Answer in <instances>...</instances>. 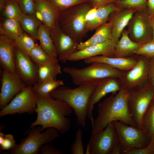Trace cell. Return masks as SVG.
Segmentation results:
<instances>
[{"label": "cell", "instance_id": "6da1fadb", "mask_svg": "<svg viewBox=\"0 0 154 154\" xmlns=\"http://www.w3.org/2000/svg\"><path fill=\"white\" fill-rule=\"evenodd\" d=\"M73 110L63 101L53 98L50 94L44 96H37V114L36 120L30 125V128L40 125L43 131L49 128L56 129L64 134L70 129L71 122L68 117Z\"/></svg>", "mask_w": 154, "mask_h": 154}, {"label": "cell", "instance_id": "7a4b0ae2", "mask_svg": "<svg viewBox=\"0 0 154 154\" xmlns=\"http://www.w3.org/2000/svg\"><path fill=\"white\" fill-rule=\"evenodd\" d=\"M128 91L120 90L99 104L98 115L92 125V134L103 130L109 123L116 121L137 127L128 112Z\"/></svg>", "mask_w": 154, "mask_h": 154}, {"label": "cell", "instance_id": "3957f363", "mask_svg": "<svg viewBox=\"0 0 154 154\" xmlns=\"http://www.w3.org/2000/svg\"><path fill=\"white\" fill-rule=\"evenodd\" d=\"M100 80L85 83L74 88L62 86L50 94L54 98L63 101L72 108L76 115L77 124L85 127L90 100Z\"/></svg>", "mask_w": 154, "mask_h": 154}, {"label": "cell", "instance_id": "277c9868", "mask_svg": "<svg viewBox=\"0 0 154 154\" xmlns=\"http://www.w3.org/2000/svg\"><path fill=\"white\" fill-rule=\"evenodd\" d=\"M92 7L88 3L76 5L59 13L58 23L62 29L79 43L88 32L84 18Z\"/></svg>", "mask_w": 154, "mask_h": 154}, {"label": "cell", "instance_id": "5b68a950", "mask_svg": "<svg viewBox=\"0 0 154 154\" xmlns=\"http://www.w3.org/2000/svg\"><path fill=\"white\" fill-rule=\"evenodd\" d=\"M90 64L89 66L81 69L66 67L62 70L70 76L74 84L78 86L109 78L119 79L124 72L103 63L94 62Z\"/></svg>", "mask_w": 154, "mask_h": 154}, {"label": "cell", "instance_id": "8992f818", "mask_svg": "<svg viewBox=\"0 0 154 154\" xmlns=\"http://www.w3.org/2000/svg\"><path fill=\"white\" fill-rule=\"evenodd\" d=\"M43 131L40 125L30 127L25 133L27 135L21 140L14 149L5 154H38L42 145L51 142L59 137V132L54 128H48Z\"/></svg>", "mask_w": 154, "mask_h": 154}, {"label": "cell", "instance_id": "52a82bcc", "mask_svg": "<svg viewBox=\"0 0 154 154\" xmlns=\"http://www.w3.org/2000/svg\"><path fill=\"white\" fill-rule=\"evenodd\" d=\"M128 92L127 104L129 112L137 127L142 129L143 117L153 97V88L148 81Z\"/></svg>", "mask_w": 154, "mask_h": 154}, {"label": "cell", "instance_id": "ba28073f", "mask_svg": "<svg viewBox=\"0 0 154 154\" xmlns=\"http://www.w3.org/2000/svg\"><path fill=\"white\" fill-rule=\"evenodd\" d=\"M86 154H121L120 142L113 122L103 130L92 134Z\"/></svg>", "mask_w": 154, "mask_h": 154}, {"label": "cell", "instance_id": "9c48e42d", "mask_svg": "<svg viewBox=\"0 0 154 154\" xmlns=\"http://www.w3.org/2000/svg\"><path fill=\"white\" fill-rule=\"evenodd\" d=\"M121 146V154L134 148H143L149 145L150 139L142 129L119 121L113 122Z\"/></svg>", "mask_w": 154, "mask_h": 154}, {"label": "cell", "instance_id": "30bf717a", "mask_svg": "<svg viewBox=\"0 0 154 154\" xmlns=\"http://www.w3.org/2000/svg\"><path fill=\"white\" fill-rule=\"evenodd\" d=\"M37 96L33 86H26L1 110L0 117L8 115L33 114L37 108Z\"/></svg>", "mask_w": 154, "mask_h": 154}, {"label": "cell", "instance_id": "8fae6325", "mask_svg": "<svg viewBox=\"0 0 154 154\" xmlns=\"http://www.w3.org/2000/svg\"><path fill=\"white\" fill-rule=\"evenodd\" d=\"M149 59L144 56L137 58V63L130 70L124 71L118 79L120 90L128 91L148 82Z\"/></svg>", "mask_w": 154, "mask_h": 154}, {"label": "cell", "instance_id": "7c38bea8", "mask_svg": "<svg viewBox=\"0 0 154 154\" xmlns=\"http://www.w3.org/2000/svg\"><path fill=\"white\" fill-rule=\"evenodd\" d=\"M51 37L58 54V59L66 63L70 56L77 50L79 43L66 34L60 27L58 21L50 30Z\"/></svg>", "mask_w": 154, "mask_h": 154}, {"label": "cell", "instance_id": "4fadbf2b", "mask_svg": "<svg viewBox=\"0 0 154 154\" xmlns=\"http://www.w3.org/2000/svg\"><path fill=\"white\" fill-rule=\"evenodd\" d=\"M0 93V108L7 105L26 85L16 73H11L3 69Z\"/></svg>", "mask_w": 154, "mask_h": 154}, {"label": "cell", "instance_id": "5bb4252c", "mask_svg": "<svg viewBox=\"0 0 154 154\" xmlns=\"http://www.w3.org/2000/svg\"><path fill=\"white\" fill-rule=\"evenodd\" d=\"M15 67L16 72L26 86H33L37 82L38 66L16 47Z\"/></svg>", "mask_w": 154, "mask_h": 154}, {"label": "cell", "instance_id": "9a60e30c", "mask_svg": "<svg viewBox=\"0 0 154 154\" xmlns=\"http://www.w3.org/2000/svg\"><path fill=\"white\" fill-rule=\"evenodd\" d=\"M149 18L143 12L136 11L129 23L130 24L128 31L132 40L142 45L151 40L149 36L151 28Z\"/></svg>", "mask_w": 154, "mask_h": 154}, {"label": "cell", "instance_id": "2e32d148", "mask_svg": "<svg viewBox=\"0 0 154 154\" xmlns=\"http://www.w3.org/2000/svg\"><path fill=\"white\" fill-rule=\"evenodd\" d=\"M120 90V86L118 78L112 77L100 80L91 96L88 105L87 116L91 125L94 119L93 112L95 105L107 94L112 93L115 95Z\"/></svg>", "mask_w": 154, "mask_h": 154}, {"label": "cell", "instance_id": "e0dca14e", "mask_svg": "<svg viewBox=\"0 0 154 154\" xmlns=\"http://www.w3.org/2000/svg\"><path fill=\"white\" fill-rule=\"evenodd\" d=\"M116 43L111 39L77 50L70 56L68 61H77L98 55L114 57L115 46Z\"/></svg>", "mask_w": 154, "mask_h": 154}, {"label": "cell", "instance_id": "ac0fdd59", "mask_svg": "<svg viewBox=\"0 0 154 154\" xmlns=\"http://www.w3.org/2000/svg\"><path fill=\"white\" fill-rule=\"evenodd\" d=\"M16 46L14 40L4 35H0V62L3 68L16 73L15 58Z\"/></svg>", "mask_w": 154, "mask_h": 154}, {"label": "cell", "instance_id": "d6986e66", "mask_svg": "<svg viewBox=\"0 0 154 154\" xmlns=\"http://www.w3.org/2000/svg\"><path fill=\"white\" fill-rule=\"evenodd\" d=\"M136 10L132 8L120 9L113 13L109 21L112 26V40L116 42L119 39L125 27L128 24Z\"/></svg>", "mask_w": 154, "mask_h": 154}, {"label": "cell", "instance_id": "ffe728a7", "mask_svg": "<svg viewBox=\"0 0 154 154\" xmlns=\"http://www.w3.org/2000/svg\"><path fill=\"white\" fill-rule=\"evenodd\" d=\"M137 60V59L132 57L117 58L98 55L86 58L84 62L86 64L94 62L103 63L120 70L127 71L135 66Z\"/></svg>", "mask_w": 154, "mask_h": 154}, {"label": "cell", "instance_id": "44dd1931", "mask_svg": "<svg viewBox=\"0 0 154 154\" xmlns=\"http://www.w3.org/2000/svg\"><path fill=\"white\" fill-rule=\"evenodd\" d=\"M35 8L44 25L50 30L52 29L58 21L60 12L46 0H36Z\"/></svg>", "mask_w": 154, "mask_h": 154}, {"label": "cell", "instance_id": "7402d4cb", "mask_svg": "<svg viewBox=\"0 0 154 154\" xmlns=\"http://www.w3.org/2000/svg\"><path fill=\"white\" fill-rule=\"evenodd\" d=\"M141 45L132 40L129 36L128 31L124 30L116 44L114 57H127L133 54Z\"/></svg>", "mask_w": 154, "mask_h": 154}, {"label": "cell", "instance_id": "603a6c76", "mask_svg": "<svg viewBox=\"0 0 154 154\" xmlns=\"http://www.w3.org/2000/svg\"><path fill=\"white\" fill-rule=\"evenodd\" d=\"M111 39H112V26L109 21L98 27L94 34L89 39L84 42L79 43L77 50Z\"/></svg>", "mask_w": 154, "mask_h": 154}, {"label": "cell", "instance_id": "cb8c5ba5", "mask_svg": "<svg viewBox=\"0 0 154 154\" xmlns=\"http://www.w3.org/2000/svg\"><path fill=\"white\" fill-rule=\"evenodd\" d=\"M120 9L114 3L97 8L94 19L86 26L88 32L97 29L106 22L110 15Z\"/></svg>", "mask_w": 154, "mask_h": 154}, {"label": "cell", "instance_id": "d4e9b609", "mask_svg": "<svg viewBox=\"0 0 154 154\" xmlns=\"http://www.w3.org/2000/svg\"><path fill=\"white\" fill-rule=\"evenodd\" d=\"M37 39L40 42L39 45L46 53L52 57L57 58V53L50 30L42 23L38 28Z\"/></svg>", "mask_w": 154, "mask_h": 154}, {"label": "cell", "instance_id": "484cf974", "mask_svg": "<svg viewBox=\"0 0 154 154\" xmlns=\"http://www.w3.org/2000/svg\"><path fill=\"white\" fill-rule=\"evenodd\" d=\"M0 34L15 40L24 32L19 21L3 17L0 23Z\"/></svg>", "mask_w": 154, "mask_h": 154}, {"label": "cell", "instance_id": "4316f807", "mask_svg": "<svg viewBox=\"0 0 154 154\" xmlns=\"http://www.w3.org/2000/svg\"><path fill=\"white\" fill-rule=\"evenodd\" d=\"M19 22L24 32L32 37L35 41L37 40L38 28L41 23L36 14H24Z\"/></svg>", "mask_w": 154, "mask_h": 154}, {"label": "cell", "instance_id": "83f0119b", "mask_svg": "<svg viewBox=\"0 0 154 154\" xmlns=\"http://www.w3.org/2000/svg\"><path fill=\"white\" fill-rule=\"evenodd\" d=\"M29 56L38 66L59 64L58 58L49 56L40 45H36L31 51Z\"/></svg>", "mask_w": 154, "mask_h": 154}, {"label": "cell", "instance_id": "f1b7e54d", "mask_svg": "<svg viewBox=\"0 0 154 154\" xmlns=\"http://www.w3.org/2000/svg\"><path fill=\"white\" fill-rule=\"evenodd\" d=\"M64 85V82L62 80L50 79L37 82L33 86L37 96H44L50 94L52 91Z\"/></svg>", "mask_w": 154, "mask_h": 154}, {"label": "cell", "instance_id": "f546056e", "mask_svg": "<svg viewBox=\"0 0 154 154\" xmlns=\"http://www.w3.org/2000/svg\"><path fill=\"white\" fill-rule=\"evenodd\" d=\"M62 73L61 68L59 64L38 66L37 82H41L50 79L56 80L57 76Z\"/></svg>", "mask_w": 154, "mask_h": 154}, {"label": "cell", "instance_id": "4dcf8cb0", "mask_svg": "<svg viewBox=\"0 0 154 154\" xmlns=\"http://www.w3.org/2000/svg\"><path fill=\"white\" fill-rule=\"evenodd\" d=\"M141 129L151 139L154 136V103L151 102L143 118Z\"/></svg>", "mask_w": 154, "mask_h": 154}, {"label": "cell", "instance_id": "1f68e13d", "mask_svg": "<svg viewBox=\"0 0 154 154\" xmlns=\"http://www.w3.org/2000/svg\"><path fill=\"white\" fill-rule=\"evenodd\" d=\"M1 12L3 17L19 21L24 14L15 0H7L5 6Z\"/></svg>", "mask_w": 154, "mask_h": 154}, {"label": "cell", "instance_id": "d6a6232c", "mask_svg": "<svg viewBox=\"0 0 154 154\" xmlns=\"http://www.w3.org/2000/svg\"><path fill=\"white\" fill-rule=\"evenodd\" d=\"M14 41L16 47L29 56L36 45L35 40L25 32L14 40Z\"/></svg>", "mask_w": 154, "mask_h": 154}, {"label": "cell", "instance_id": "836d02e7", "mask_svg": "<svg viewBox=\"0 0 154 154\" xmlns=\"http://www.w3.org/2000/svg\"><path fill=\"white\" fill-rule=\"evenodd\" d=\"M59 12L71 7L88 3L87 0H46Z\"/></svg>", "mask_w": 154, "mask_h": 154}, {"label": "cell", "instance_id": "e575fe53", "mask_svg": "<svg viewBox=\"0 0 154 154\" xmlns=\"http://www.w3.org/2000/svg\"><path fill=\"white\" fill-rule=\"evenodd\" d=\"M82 137V131L81 128H80L76 131L75 140L72 144L70 152L71 154H84Z\"/></svg>", "mask_w": 154, "mask_h": 154}, {"label": "cell", "instance_id": "d590c367", "mask_svg": "<svg viewBox=\"0 0 154 154\" xmlns=\"http://www.w3.org/2000/svg\"><path fill=\"white\" fill-rule=\"evenodd\" d=\"M149 59L154 58V40H151L142 44L133 53Z\"/></svg>", "mask_w": 154, "mask_h": 154}, {"label": "cell", "instance_id": "8d00e7d4", "mask_svg": "<svg viewBox=\"0 0 154 154\" xmlns=\"http://www.w3.org/2000/svg\"><path fill=\"white\" fill-rule=\"evenodd\" d=\"M147 0H120L117 2V6L119 8H126L140 9L147 4Z\"/></svg>", "mask_w": 154, "mask_h": 154}, {"label": "cell", "instance_id": "74e56055", "mask_svg": "<svg viewBox=\"0 0 154 154\" xmlns=\"http://www.w3.org/2000/svg\"><path fill=\"white\" fill-rule=\"evenodd\" d=\"M23 14L36 15V0H15Z\"/></svg>", "mask_w": 154, "mask_h": 154}, {"label": "cell", "instance_id": "f35d334b", "mask_svg": "<svg viewBox=\"0 0 154 154\" xmlns=\"http://www.w3.org/2000/svg\"><path fill=\"white\" fill-rule=\"evenodd\" d=\"M17 144L12 134H5L4 141L0 145V148L2 150L10 151L14 149Z\"/></svg>", "mask_w": 154, "mask_h": 154}, {"label": "cell", "instance_id": "ab89813d", "mask_svg": "<svg viewBox=\"0 0 154 154\" xmlns=\"http://www.w3.org/2000/svg\"><path fill=\"white\" fill-rule=\"evenodd\" d=\"M60 149L55 147L51 142L42 145L39 149L38 154H62Z\"/></svg>", "mask_w": 154, "mask_h": 154}, {"label": "cell", "instance_id": "60d3db41", "mask_svg": "<svg viewBox=\"0 0 154 154\" xmlns=\"http://www.w3.org/2000/svg\"><path fill=\"white\" fill-rule=\"evenodd\" d=\"M148 81L153 87L154 92V58L149 59ZM151 102L154 103V94Z\"/></svg>", "mask_w": 154, "mask_h": 154}, {"label": "cell", "instance_id": "b9f144b4", "mask_svg": "<svg viewBox=\"0 0 154 154\" xmlns=\"http://www.w3.org/2000/svg\"><path fill=\"white\" fill-rule=\"evenodd\" d=\"M126 154H154L153 151L149 146L143 148H134Z\"/></svg>", "mask_w": 154, "mask_h": 154}, {"label": "cell", "instance_id": "7bdbcfd3", "mask_svg": "<svg viewBox=\"0 0 154 154\" xmlns=\"http://www.w3.org/2000/svg\"><path fill=\"white\" fill-rule=\"evenodd\" d=\"M92 7L97 8L116 2L117 0H87Z\"/></svg>", "mask_w": 154, "mask_h": 154}, {"label": "cell", "instance_id": "ee69618b", "mask_svg": "<svg viewBox=\"0 0 154 154\" xmlns=\"http://www.w3.org/2000/svg\"><path fill=\"white\" fill-rule=\"evenodd\" d=\"M97 9V8L96 7H92L87 13L84 18L86 26L94 19Z\"/></svg>", "mask_w": 154, "mask_h": 154}, {"label": "cell", "instance_id": "f6af8a7d", "mask_svg": "<svg viewBox=\"0 0 154 154\" xmlns=\"http://www.w3.org/2000/svg\"><path fill=\"white\" fill-rule=\"evenodd\" d=\"M148 15L151 19L154 15V0H147Z\"/></svg>", "mask_w": 154, "mask_h": 154}, {"label": "cell", "instance_id": "bcb514c9", "mask_svg": "<svg viewBox=\"0 0 154 154\" xmlns=\"http://www.w3.org/2000/svg\"><path fill=\"white\" fill-rule=\"evenodd\" d=\"M151 24L153 33V40H154V15L151 19Z\"/></svg>", "mask_w": 154, "mask_h": 154}, {"label": "cell", "instance_id": "7dc6e473", "mask_svg": "<svg viewBox=\"0 0 154 154\" xmlns=\"http://www.w3.org/2000/svg\"><path fill=\"white\" fill-rule=\"evenodd\" d=\"M7 0H0V10L1 12L4 8L6 4Z\"/></svg>", "mask_w": 154, "mask_h": 154}, {"label": "cell", "instance_id": "c3c4849f", "mask_svg": "<svg viewBox=\"0 0 154 154\" xmlns=\"http://www.w3.org/2000/svg\"><path fill=\"white\" fill-rule=\"evenodd\" d=\"M148 146L153 149L154 154V136L151 139L150 143Z\"/></svg>", "mask_w": 154, "mask_h": 154}, {"label": "cell", "instance_id": "681fc988", "mask_svg": "<svg viewBox=\"0 0 154 154\" xmlns=\"http://www.w3.org/2000/svg\"><path fill=\"white\" fill-rule=\"evenodd\" d=\"M5 134L1 132H0V145L3 143L4 139Z\"/></svg>", "mask_w": 154, "mask_h": 154}]
</instances>
